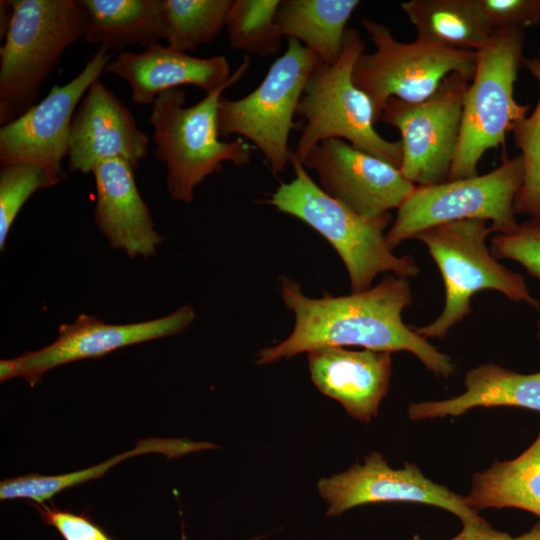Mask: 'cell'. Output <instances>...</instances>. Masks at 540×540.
Listing matches in <instances>:
<instances>
[{
    "label": "cell",
    "mask_w": 540,
    "mask_h": 540,
    "mask_svg": "<svg viewBox=\"0 0 540 540\" xmlns=\"http://www.w3.org/2000/svg\"><path fill=\"white\" fill-rule=\"evenodd\" d=\"M285 306L294 313L290 335L257 353L256 363L267 365L324 347L361 346L379 352L414 354L435 375L449 377L455 370L451 358L402 321L412 303L407 278L389 274L369 289L344 296H306L301 286L280 278Z\"/></svg>",
    "instance_id": "cell-1"
},
{
    "label": "cell",
    "mask_w": 540,
    "mask_h": 540,
    "mask_svg": "<svg viewBox=\"0 0 540 540\" xmlns=\"http://www.w3.org/2000/svg\"><path fill=\"white\" fill-rule=\"evenodd\" d=\"M290 163L294 178L281 183L266 203L303 221L331 244L345 264L352 293L369 289L380 273L418 275L415 259L395 255L385 240L390 215L376 220L360 216L323 191L293 152Z\"/></svg>",
    "instance_id": "cell-2"
},
{
    "label": "cell",
    "mask_w": 540,
    "mask_h": 540,
    "mask_svg": "<svg viewBox=\"0 0 540 540\" xmlns=\"http://www.w3.org/2000/svg\"><path fill=\"white\" fill-rule=\"evenodd\" d=\"M365 47L360 34L347 28L338 60H318L313 68L296 112L305 122L293 151L301 162L320 142L335 138L400 167L401 141L387 140L376 131L373 105L353 81L355 63Z\"/></svg>",
    "instance_id": "cell-3"
},
{
    "label": "cell",
    "mask_w": 540,
    "mask_h": 540,
    "mask_svg": "<svg viewBox=\"0 0 540 540\" xmlns=\"http://www.w3.org/2000/svg\"><path fill=\"white\" fill-rule=\"evenodd\" d=\"M13 16L0 48V124L36 104L43 81L62 53L84 37L79 0H12Z\"/></svg>",
    "instance_id": "cell-4"
},
{
    "label": "cell",
    "mask_w": 540,
    "mask_h": 540,
    "mask_svg": "<svg viewBox=\"0 0 540 540\" xmlns=\"http://www.w3.org/2000/svg\"><path fill=\"white\" fill-rule=\"evenodd\" d=\"M229 86L206 94L198 103L185 107V93L169 89L159 94L149 121L154 128V157L167 168V189L177 201L191 203L194 189L206 177L220 172L224 162L236 166L250 163L251 144L243 138L221 141L218 107Z\"/></svg>",
    "instance_id": "cell-5"
},
{
    "label": "cell",
    "mask_w": 540,
    "mask_h": 540,
    "mask_svg": "<svg viewBox=\"0 0 540 540\" xmlns=\"http://www.w3.org/2000/svg\"><path fill=\"white\" fill-rule=\"evenodd\" d=\"M493 229L481 219H463L428 228L415 236L428 248L445 287V305L432 323L411 326L424 338H443L471 313V299L491 289L515 302L540 310L522 274L514 272L491 254L486 245Z\"/></svg>",
    "instance_id": "cell-6"
},
{
    "label": "cell",
    "mask_w": 540,
    "mask_h": 540,
    "mask_svg": "<svg viewBox=\"0 0 540 540\" xmlns=\"http://www.w3.org/2000/svg\"><path fill=\"white\" fill-rule=\"evenodd\" d=\"M524 30L500 29L477 51L476 71L465 93L455 155L447 180L478 175L486 151L505 142L506 135L526 117L530 105L514 98L523 64Z\"/></svg>",
    "instance_id": "cell-7"
},
{
    "label": "cell",
    "mask_w": 540,
    "mask_h": 540,
    "mask_svg": "<svg viewBox=\"0 0 540 540\" xmlns=\"http://www.w3.org/2000/svg\"><path fill=\"white\" fill-rule=\"evenodd\" d=\"M523 179L519 154L483 175L416 186L397 209L385 240L393 250L428 228L463 219L491 221L494 232L510 233L519 225L514 203Z\"/></svg>",
    "instance_id": "cell-8"
},
{
    "label": "cell",
    "mask_w": 540,
    "mask_h": 540,
    "mask_svg": "<svg viewBox=\"0 0 540 540\" xmlns=\"http://www.w3.org/2000/svg\"><path fill=\"white\" fill-rule=\"evenodd\" d=\"M318 60V56L299 41L287 39L286 51L272 63L256 89L239 99L221 97L220 137L245 138L262 153L274 175L282 173L292 155L288 141L293 119Z\"/></svg>",
    "instance_id": "cell-9"
},
{
    "label": "cell",
    "mask_w": 540,
    "mask_h": 540,
    "mask_svg": "<svg viewBox=\"0 0 540 540\" xmlns=\"http://www.w3.org/2000/svg\"><path fill=\"white\" fill-rule=\"evenodd\" d=\"M361 24L375 46L355 63L353 81L370 99L376 123L390 98L417 103L429 98L452 73L470 82L476 71L477 52L454 49L416 39L397 41L391 29L380 22L362 18Z\"/></svg>",
    "instance_id": "cell-10"
},
{
    "label": "cell",
    "mask_w": 540,
    "mask_h": 540,
    "mask_svg": "<svg viewBox=\"0 0 540 540\" xmlns=\"http://www.w3.org/2000/svg\"><path fill=\"white\" fill-rule=\"evenodd\" d=\"M470 81L448 75L426 100L386 102L380 117L401 134L400 170L415 186L447 181L459 138L465 93Z\"/></svg>",
    "instance_id": "cell-11"
},
{
    "label": "cell",
    "mask_w": 540,
    "mask_h": 540,
    "mask_svg": "<svg viewBox=\"0 0 540 540\" xmlns=\"http://www.w3.org/2000/svg\"><path fill=\"white\" fill-rule=\"evenodd\" d=\"M195 317V310L190 305H183L160 318L129 324H110L83 313L75 321L61 324L52 343L1 360L0 381L20 377L35 386L44 374L58 366L99 358L123 347L179 334Z\"/></svg>",
    "instance_id": "cell-12"
},
{
    "label": "cell",
    "mask_w": 540,
    "mask_h": 540,
    "mask_svg": "<svg viewBox=\"0 0 540 540\" xmlns=\"http://www.w3.org/2000/svg\"><path fill=\"white\" fill-rule=\"evenodd\" d=\"M98 47L83 70L68 83L54 85L47 96L0 129L1 167L15 162L36 163L60 181L67 177L62 161L68 154L71 122L91 84L111 62Z\"/></svg>",
    "instance_id": "cell-13"
},
{
    "label": "cell",
    "mask_w": 540,
    "mask_h": 540,
    "mask_svg": "<svg viewBox=\"0 0 540 540\" xmlns=\"http://www.w3.org/2000/svg\"><path fill=\"white\" fill-rule=\"evenodd\" d=\"M301 163L317 173L323 191L369 220L389 216L416 187L399 167L342 139L320 142Z\"/></svg>",
    "instance_id": "cell-14"
},
{
    "label": "cell",
    "mask_w": 540,
    "mask_h": 540,
    "mask_svg": "<svg viewBox=\"0 0 540 540\" xmlns=\"http://www.w3.org/2000/svg\"><path fill=\"white\" fill-rule=\"evenodd\" d=\"M317 489L328 504L327 516H339L364 504L412 502L445 509L463 523L481 518L465 497L432 482L417 465L406 462L402 469H393L377 452L366 456L363 464H354L345 472L322 478Z\"/></svg>",
    "instance_id": "cell-15"
},
{
    "label": "cell",
    "mask_w": 540,
    "mask_h": 540,
    "mask_svg": "<svg viewBox=\"0 0 540 540\" xmlns=\"http://www.w3.org/2000/svg\"><path fill=\"white\" fill-rule=\"evenodd\" d=\"M148 136L121 100L96 79L77 107L70 127V172L92 173L99 163L122 159L136 169L147 155Z\"/></svg>",
    "instance_id": "cell-16"
},
{
    "label": "cell",
    "mask_w": 540,
    "mask_h": 540,
    "mask_svg": "<svg viewBox=\"0 0 540 540\" xmlns=\"http://www.w3.org/2000/svg\"><path fill=\"white\" fill-rule=\"evenodd\" d=\"M250 58L245 55L231 74L224 56L200 58L170 46L153 44L139 53L121 52L105 67L126 80L132 101L139 105L153 104L162 92L181 85H194L211 93L236 83L247 71Z\"/></svg>",
    "instance_id": "cell-17"
},
{
    "label": "cell",
    "mask_w": 540,
    "mask_h": 540,
    "mask_svg": "<svg viewBox=\"0 0 540 540\" xmlns=\"http://www.w3.org/2000/svg\"><path fill=\"white\" fill-rule=\"evenodd\" d=\"M96 185L95 222L115 249L129 257L155 255L163 237L139 194L134 168L122 159H110L92 170Z\"/></svg>",
    "instance_id": "cell-18"
},
{
    "label": "cell",
    "mask_w": 540,
    "mask_h": 540,
    "mask_svg": "<svg viewBox=\"0 0 540 540\" xmlns=\"http://www.w3.org/2000/svg\"><path fill=\"white\" fill-rule=\"evenodd\" d=\"M308 364L314 385L351 417L368 423L377 415L390 385V352L324 347L308 352Z\"/></svg>",
    "instance_id": "cell-19"
},
{
    "label": "cell",
    "mask_w": 540,
    "mask_h": 540,
    "mask_svg": "<svg viewBox=\"0 0 540 540\" xmlns=\"http://www.w3.org/2000/svg\"><path fill=\"white\" fill-rule=\"evenodd\" d=\"M461 395L441 400L411 403L412 420L459 416L475 407L511 406L540 412V372L521 374L494 364L470 369Z\"/></svg>",
    "instance_id": "cell-20"
},
{
    "label": "cell",
    "mask_w": 540,
    "mask_h": 540,
    "mask_svg": "<svg viewBox=\"0 0 540 540\" xmlns=\"http://www.w3.org/2000/svg\"><path fill=\"white\" fill-rule=\"evenodd\" d=\"M90 44L121 51L140 45L147 49L167 39L162 0H79Z\"/></svg>",
    "instance_id": "cell-21"
},
{
    "label": "cell",
    "mask_w": 540,
    "mask_h": 540,
    "mask_svg": "<svg viewBox=\"0 0 540 540\" xmlns=\"http://www.w3.org/2000/svg\"><path fill=\"white\" fill-rule=\"evenodd\" d=\"M400 7L422 41L477 52L493 34L480 0H410Z\"/></svg>",
    "instance_id": "cell-22"
},
{
    "label": "cell",
    "mask_w": 540,
    "mask_h": 540,
    "mask_svg": "<svg viewBox=\"0 0 540 540\" xmlns=\"http://www.w3.org/2000/svg\"><path fill=\"white\" fill-rule=\"evenodd\" d=\"M359 0H280L276 22L287 39H296L327 64L342 51L346 25Z\"/></svg>",
    "instance_id": "cell-23"
},
{
    "label": "cell",
    "mask_w": 540,
    "mask_h": 540,
    "mask_svg": "<svg viewBox=\"0 0 540 540\" xmlns=\"http://www.w3.org/2000/svg\"><path fill=\"white\" fill-rule=\"evenodd\" d=\"M474 510L514 507L540 518V433L519 456L495 462L473 476L471 491L465 497Z\"/></svg>",
    "instance_id": "cell-24"
},
{
    "label": "cell",
    "mask_w": 540,
    "mask_h": 540,
    "mask_svg": "<svg viewBox=\"0 0 540 540\" xmlns=\"http://www.w3.org/2000/svg\"><path fill=\"white\" fill-rule=\"evenodd\" d=\"M214 447L208 442H194L188 439L146 438L138 441L132 449L83 470L60 475L31 473L2 480L0 482V499L24 498L40 505L65 489L100 478L111 467L128 458L147 453H161L171 459Z\"/></svg>",
    "instance_id": "cell-25"
},
{
    "label": "cell",
    "mask_w": 540,
    "mask_h": 540,
    "mask_svg": "<svg viewBox=\"0 0 540 540\" xmlns=\"http://www.w3.org/2000/svg\"><path fill=\"white\" fill-rule=\"evenodd\" d=\"M168 46L187 53L225 28L232 0H162Z\"/></svg>",
    "instance_id": "cell-26"
},
{
    "label": "cell",
    "mask_w": 540,
    "mask_h": 540,
    "mask_svg": "<svg viewBox=\"0 0 540 540\" xmlns=\"http://www.w3.org/2000/svg\"><path fill=\"white\" fill-rule=\"evenodd\" d=\"M280 0H232L225 29L230 45L262 58L275 56L283 35L276 22Z\"/></svg>",
    "instance_id": "cell-27"
},
{
    "label": "cell",
    "mask_w": 540,
    "mask_h": 540,
    "mask_svg": "<svg viewBox=\"0 0 540 540\" xmlns=\"http://www.w3.org/2000/svg\"><path fill=\"white\" fill-rule=\"evenodd\" d=\"M523 65L540 87V46L537 56L524 58ZM513 132L524 163V179L514 203L515 214L540 220V95L532 114L521 120Z\"/></svg>",
    "instance_id": "cell-28"
},
{
    "label": "cell",
    "mask_w": 540,
    "mask_h": 540,
    "mask_svg": "<svg viewBox=\"0 0 540 540\" xmlns=\"http://www.w3.org/2000/svg\"><path fill=\"white\" fill-rule=\"evenodd\" d=\"M61 182L44 167L15 162L0 170V249L4 250L14 220L27 200L38 190Z\"/></svg>",
    "instance_id": "cell-29"
},
{
    "label": "cell",
    "mask_w": 540,
    "mask_h": 540,
    "mask_svg": "<svg viewBox=\"0 0 540 540\" xmlns=\"http://www.w3.org/2000/svg\"><path fill=\"white\" fill-rule=\"evenodd\" d=\"M490 251L496 259L516 261L540 280V220L531 218L510 233H496Z\"/></svg>",
    "instance_id": "cell-30"
},
{
    "label": "cell",
    "mask_w": 540,
    "mask_h": 540,
    "mask_svg": "<svg viewBox=\"0 0 540 540\" xmlns=\"http://www.w3.org/2000/svg\"><path fill=\"white\" fill-rule=\"evenodd\" d=\"M492 31L540 24V0H480Z\"/></svg>",
    "instance_id": "cell-31"
},
{
    "label": "cell",
    "mask_w": 540,
    "mask_h": 540,
    "mask_svg": "<svg viewBox=\"0 0 540 540\" xmlns=\"http://www.w3.org/2000/svg\"><path fill=\"white\" fill-rule=\"evenodd\" d=\"M35 508L43 522L57 529L65 540H112L85 513L75 514L45 503Z\"/></svg>",
    "instance_id": "cell-32"
},
{
    "label": "cell",
    "mask_w": 540,
    "mask_h": 540,
    "mask_svg": "<svg viewBox=\"0 0 540 540\" xmlns=\"http://www.w3.org/2000/svg\"><path fill=\"white\" fill-rule=\"evenodd\" d=\"M463 530L452 540H513L506 533L494 530L484 519L463 523ZM412 540H421L415 535Z\"/></svg>",
    "instance_id": "cell-33"
},
{
    "label": "cell",
    "mask_w": 540,
    "mask_h": 540,
    "mask_svg": "<svg viewBox=\"0 0 540 540\" xmlns=\"http://www.w3.org/2000/svg\"><path fill=\"white\" fill-rule=\"evenodd\" d=\"M13 16L12 0L0 1V38H5Z\"/></svg>",
    "instance_id": "cell-34"
},
{
    "label": "cell",
    "mask_w": 540,
    "mask_h": 540,
    "mask_svg": "<svg viewBox=\"0 0 540 540\" xmlns=\"http://www.w3.org/2000/svg\"><path fill=\"white\" fill-rule=\"evenodd\" d=\"M513 540H540V521L537 522L527 533H524Z\"/></svg>",
    "instance_id": "cell-35"
},
{
    "label": "cell",
    "mask_w": 540,
    "mask_h": 540,
    "mask_svg": "<svg viewBox=\"0 0 540 540\" xmlns=\"http://www.w3.org/2000/svg\"><path fill=\"white\" fill-rule=\"evenodd\" d=\"M537 336L540 339V319L537 321Z\"/></svg>",
    "instance_id": "cell-36"
},
{
    "label": "cell",
    "mask_w": 540,
    "mask_h": 540,
    "mask_svg": "<svg viewBox=\"0 0 540 540\" xmlns=\"http://www.w3.org/2000/svg\"><path fill=\"white\" fill-rule=\"evenodd\" d=\"M260 539H261V537H256V538H254L252 540H260Z\"/></svg>",
    "instance_id": "cell-37"
}]
</instances>
